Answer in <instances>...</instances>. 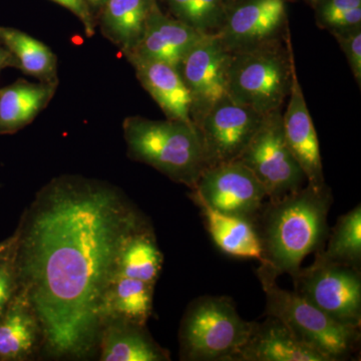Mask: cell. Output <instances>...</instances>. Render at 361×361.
I'll use <instances>...</instances> for the list:
<instances>
[{"label": "cell", "mask_w": 361, "mask_h": 361, "mask_svg": "<svg viewBox=\"0 0 361 361\" xmlns=\"http://www.w3.org/2000/svg\"><path fill=\"white\" fill-rule=\"evenodd\" d=\"M147 219L104 180L61 175L45 184L16 233L18 290L42 331V351L82 360L97 351L99 305L123 240Z\"/></svg>", "instance_id": "1"}, {"label": "cell", "mask_w": 361, "mask_h": 361, "mask_svg": "<svg viewBox=\"0 0 361 361\" xmlns=\"http://www.w3.org/2000/svg\"><path fill=\"white\" fill-rule=\"evenodd\" d=\"M334 196L329 186H310L263 204L253 220L262 246L256 274L277 280L282 274L292 280L306 256L324 248L330 228L327 217Z\"/></svg>", "instance_id": "2"}, {"label": "cell", "mask_w": 361, "mask_h": 361, "mask_svg": "<svg viewBox=\"0 0 361 361\" xmlns=\"http://www.w3.org/2000/svg\"><path fill=\"white\" fill-rule=\"evenodd\" d=\"M123 135L130 160L156 169L190 190L206 169L203 145L194 125L130 116L123 120Z\"/></svg>", "instance_id": "3"}, {"label": "cell", "mask_w": 361, "mask_h": 361, "mask_svg": "<svg viewBox=\"0 0 361 361\" xmlns=\"http://www.w3.org/2000/svg\"><path fill=\"white\" fill-rule=\"evenodd\" d=\"M290 30L281 39L231 52L228 82L233 101L262 116L281 111L295 73Z\"/></svg>", "instance_id": "4"}, {"label": "cell", "mask_w": 361, "mask_h": 361, "mask_svg": "<svg viewBox=\"0 0 361 361\" xmlns=\"http://www.w3.org/2000/svg\"><path fill=\"white\" fill-rule=\"evenodd\" d=\"M254 324L240 316L230 297H198L180 322V360L232 361L248 341Z\"/></svg>", "instance_id": "5"}, {"label": "cell", "mask_w": 361, "mask_h": 361, "mask_svg": "<svg viewBox=\"0 0 361 361\" xmlns=\"http://www.w3.org/2000/svg\"><path fill=\"white\" fill-rule=\"evenodd\" d=\"M265 292V314L274 316L294 336L319 351L329 361L348 360L360 342V329L344 326L306 301L295 291L285 290L277 280L257 274Z\"/></svg>", "instance_id": "6"}, {"label": "cell", "mask_w": 361, "mask_h": 361, "mask_svg": "<svg viewBox=\"0 0 361 361\" xmlns=\"http://www.w3.org/2000/svg\"><path fill=\"white\" fill-rule=\"evenodd\" d=\"M237 161L255 175L264 187L268 200H277L297 191L306 182L303 171L285 142L281 111L264 116Z\"/></svg>", "instance_id": "7"}, {"label": "cell", "mask_w": 361, "mask_h": 361, "mask_svg": "<svg viewBox=\"0 0 361 361\" xmlns=\"http://www.w3.org/2000/svg\"><path fill=\"white\" fill-rule=\"evenodd\" d=\"M296 293L344 326L361 325V272L314 259L293 279Z\"/></svg>", "instance_id": "8"}, {"label": "cell", "mask_w": 361, "mask_h": 361, "mask_svg": "<svg viewBox=\"0 0 361 361\" xmlns=\"http://www.w3.org/2000/svg\"><path fill=\"white\" fill-rule=\"evenodd\" d=\"M189 197L194 203L252 222L268 199L263 185L238 161L206 168Z\"/></svg>", "instance_id": "9"}, {"label": "cell", "mask_w": 361, "mask_h": 361, "mask_svg": "<svg viewBox=\"0 0 361 361\" xmlns=\"http://www.w3.org/2000/svg\"><path fill=\"white\" fill-rule=\"evenodd\" d=\"M265 116L228 97L195 125L203 145L206 168L238 160Z\"/></svg>", "instance_id": "10"}, {"label": "cell", "mask_w": 361, "mask_h": 361, "mask_svg": "<svg viewBox=\"0 0 361 361\" xmlns=\"http://www.w3.org/2000/svg\"><path fill=\"white\" fill-rule=\"evenodd\" d=\"M231 52L217 35H210L195 45L178 66L191 97V118L194 125L216 104L229 96Z\"/></svg>", "instance_id": "11"}, {"label": "cell", "mask_w": 361, "mask_h": 361, "mask_svg": "<svg viewBox=\"0 0 361 361\" xmlns=\"http://www.w3.org/2000/svg\"><path fill=\"white\" fill-rule=\"evenodd\" d=\"M286 0H235L217 37L229 52L281 39L288 30Z\"/></svg>", "instance_id": "12"}, {"label": "cell", "mask_w": 361, "mask_h": 361, "mask_svg": "<svg viewBox=\"0 0 361 361\" xmlns=\"http://www.w3.org/2000/svg\"><path fill=\"white\" fill-rule=\"evenodd\" d=\"M282 123L285 142L303 171L308 186L314 189L327 186L323 175L319 141L296 71L292 78L286 110L282 114Z\"/></svg>", "instance_id": "13"}, {"label": "cell", "mask_w": 361, "mask_h": 361, "mask_svg": "<svg viewBox=\"0 0 361 361\" xmlns=\"http://www.w3.org/2000/svg\"><path fill=\"white\" fill-rule=\"evenodd\" d=\"M210 35H202L182 21L163 13L158 1L154 4L142 39L127 56L163 61L178 68L195 45Z\"/></svg>", "instance_id": "14"}, {"label": "cell", "mask_w": 361, "mask_h": 361, "mask_svg": "<svg viewBox=\"0 0 361 361\" xmlns=\"http://www.w3.org/2000/svg\"><path fill=\"white\" fill-rule=\"evenodd\" d=\"M266 316L264 322H255L248 341L232 361H329L299 341L281 320Z\"/></svg>", "instance_id": "15"}, {"label": "cell", "mask_w": 361, "mask_h": 361, "mask_svg": "<svg viewBox=\"0 0 361 361\" xmlns=\"http://www.w3.org/2000/svg\"><path fill=\"white\" fill-rule=\"evenodd\" d=\"M142 87L171 121L194 125L191 118V97L179 71L163 61L127 56ZM195 126V125H194Z\"/></svg>", "instance_id": "16"}, {"label": "cell", "mask_w": 361, "mask_h": 361, "mask_svg": "<svg viewBox=\"0 0 361 361\" xmlns=\"http://www.w3.org/2000/svg\"><path fill=\"white\" fill-rule=\"evenodd\" d=\"M42 350L40 323L20 290L0 318V361L32 360Z\"/></svg>", "instance_id": "17"}, {"label": "cell", "mask_w": 361, "mask_h": 361, "mask_svg": "<svg viewBox=\"0 0 361 361\" xmlns=\"http://www.w3.org/2000/svg\"><path fill=\"white\" fill-rule=\"evenodd\" d=\"M97 353L101 361L171 360L167 349L154 341L147 326L120 320L104 323Z\"/></svg>", "instance_id": "18"}, {"label": "cell", "mask_w": 361, "mask_h": 361, "mask_svg": "<svg viewBox=\"0 0 361 361\" xmlns=\"http://www.w3.org/2000/svg\"><path fill=\"white\" fill-rule=\"evenodd\" d=\"M155 285L134 278L114 277L99 305L102 327L115 320L147 326L153 312Z\"/></svg>", "instance_id": "19"}, {"label": "cell", "mask_w": 361, "mask_h": 361, "mask_svg": "<svg viewBox=\"0 0 361 361\" xmlns=\"http://www.w3.org/2000/svg\"><path fill=\"white\" fill-rule=\"evenodd\" d=\"M59 85L20 80L0 89V135L20 132L51 103Z\"/></svg>", "instance_id": "20"}, {"label": "cell", "mask_w": 361, "mask_h": 361, "mask_svg": "<svg viewBox=\"0 0 361 361\" xmlns=\"http://www.w3.org/2000/svg\"><path fill=\"white\" fill-rule=\"evenodd\" d=\"M156 0H106L99 11L102 33L123 56L134 51L142 39Z\"/></svg>", "instance_id": "21"}, {"label": "cell", "mask_w": 361, "mask_h": 361, "mask_svg": "<svg viewBox=\"0 0 361 361\" xmlns=\"http://www.w3.org/2000/svg\"><path fill=\"white\" fill-rule=\"evenodd\" d=\"M163 264L164 255L155 233L146 221L123 240L116 253L114 277L134 278L156 284Z\"/></svg>", "instance_id": "22"}, {"label": "cell", "mask_w": 361, "mask_h": 361, "mask_svg": "<svg viewBox=\"0 0 361 361\" xmlns=\"http://www.w3.org/2000/svg\"><path fill=\"white\" fill-rule=\"evenodd\" d=\"M204 223L215 245L233 257L262 259V246L253 222L244 218L225 215L197 202Z\"/></svg>", "instance_id": "23"}, {"label": "cell", "mask_w": 361, "mask_h": 361, "mask_svg": "<svg viewBox=\"0 0 361 361\" xmlns=\"http://www.w3.org/2000/svg\"><path fill=\"white\" fill-rule=\"evenodd\" d=\"M0 42L13 56L16 68L39 82L59 84L58 56L44 42L8 26H0Z\"/></svg>", "instance_id": "24"}, {"label": "cell", "mask_w": 361, "mask_h": 361, "mask_svg": "<svg viewBox=\"0 0 361 361\" xmlns=\"http://www.w3.org/2000/svg\"><path fill=\"white\" fill-rule=\"evenodd\" d=\"M322 262L361 269V206L341 216L330 229L324 248L315 253Z\"/></svg>", "instance_id": "25"}, {"label": "cell", "mask_w": 361, "mask_h": 361, "mask_svg": "<svg viewBox=\"0 0 361 361\" xmlns=\"http://www.w3.org/2000/svg\"><path fill=\"white\" fill-rule=\"evenodd\" d=\"M169 16L205 35H217L224 23L226 0H161Z\"/></svg>", "instance_id": "26"}, {"label": "cell", "mask_w": 361, "mask_h": 361, "mask_svg": "<svg viewBox=\"0 0 361 361\" xmlns=\"http://www.w3.org/2000/svg\"><path fill=\"white\" fill-rule=\"evenodd\" d=\"M315 6L316 23L331 35L361 26V0H322Z\"/></svg>", "instance_id": "27"}, {"label": "cell", "mask_w": 361, "mask_h": 361, "mask_svg": "<svg viewBox=\"0 0 361 361\" xmlns=\"http://www.w3.org/2000/svg\"><path fill=\"white\" fill-rule=\"evenodd\" d=\"M16 241L6 257L0 261V318L18 290L16 269Z\"/></svg>", "instance_id": "28"}, {"label": "cell", "mask_w": 361, "mask_h": 361, "mask_svg": "<svg viewBox=\"0 0 361 361\" xmlns=\"http://www.w3.org/2000/svg\"><path fill=\"white\" fill-rule=\"evenodd\" d=\"M348 59L358 87L361 85V26L332 33Z\"/></svg>", "instance_id": "29"}, {"label": "cell", "mask_w": 361, "mask_h": 361, "mask_svg": "<svg viewBox=\"0 0 361 361\" xmlns=\"http://www.w3.org/2000/svg\"><path fill=\"white\" fill-rule=\"evenodd\" d=\"M51 1L65 7L71 13L75 14L84 26L85 35L87 37H94L96 33L97 23L87 0H51Z\"/></svg>", "instance_id": "30"}, {"label": "cell", "mask_w": 361, "mask_h": 361, "mask_svg": "<svg viewBox=\"0 0 361 361\" xmlns=\"http://www.w3.org/2000/svg\"><path fill=\"white\" fill-rule=\"evenodd\" d=\"M6 68H16V61L8 49L0 42V70Z\"/></svg>", "instance_id": "31"}, {"label": "cell", "mask_w": 361, "mask_h": 361, "mask_svg": "<svg viewBox=\"0 0 361 361\" xmlns=\"http://www.w3.org/2000/svg\"><path fill=\"white\" fill-rule=\"evenodd\" d=\"M14 241H16V233H13L8 238L0 242V261L6 257V254L8 253L11 247H13Z\"/></svg>", "instance_id": "32"}, {"label": "cell", "mask_w": 361, "mask_h": 361, "mask_svg": "<svg viewBox=\"0 0 361 361\" xmlns=\"http://www.w3.org/2000/svg\"><path fill=\"white\" fill-rule=\"evenodd\" d=\"M106 0H87L90 9H99Z\"/></svg>", "instance_id": "33"}, {"label": "cell", "mask_w": 361, "mask_h": 361, "mask_svg": "<svg viewBox=\"0 0 361 361\" xmlns=\"http://www.w3.org/2000/svg\"><path fill=\"white\" fill-rule=\"evenodd\" d=\"M308 2H310L311 4H313V6H315V4H317L318 2L322 1V0H307Z\"/></svg>", "instance_id": "34"}, {"label": "cell", "mask_w": 361, "mask_h": 361, "mask_svg": "<svg viewBox=\"0 0 361 361\" xmlns=\"http://www.w3.org/2000/svg\"><path fill=\"white\" fill-rule=\"evenodd\" d=\"M226 1H227L228 4H231V2L235 1V0H226Z\"/></svg>", "instance_id": "35"}, {"label": "cell", "mask_w": 361, "mask_h": 361, "mask_svg": "<svg viewBox=\"0 0 361 361\" xmlns=\"http://www.w3.org/2000/svg\"><path fill=\"white\" fill-rule=\"evenodd\" d=\"M0 71H1V70H0Z\"/></svg>", "instance_id": "36"}]
</instances>
